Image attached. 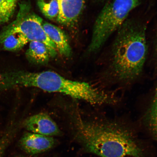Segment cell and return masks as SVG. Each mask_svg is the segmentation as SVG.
<instances>
[{
  "instance_id": "obj_1",
  "label": "cell",
  "mask_w": 157,
  "mask_h": 157,
  "mask_svg": "<svg viewBox=\"0 0 157 157\" xmlns=\"http://www.w3.org/2000/svg\"><path fill=\"white\" fill-rule=\"evenodd\" d=\"M75 117L76 136L87 152L99 157H144L142 144L126 128Z\"/></svg>"
},
{
  "instance_id": "obj_2",
  "label": "cell",
  "mask_w": 157,
  "mask_h": 157,
  "mask_svg": "<svg viewBox=\"0 0 157 157\" xmlns=\"http://www.w3.org/2000/svg\"><path fill=\"white\" fill-rule=\"evenodd\" d=\"M39 88L49 93L63 94L93 105L111 102V98L85 82L68 79L56 72L19 71L0 74V90L15 86Z\"/></svg>"
},
{
  "instance_id": "obj_3",
  "label": "cell",
  "mask_w": 157,
  "mask_h": 157,
  "mask_svg": "<svg viewBox=\"0 0 157 157\" xmlns=\"http://www.w3.org/2000/svg\"><path fill=\"white\" fill-rule=\"evenodd\" d=\"M146 27L127 20L117 31L112 48V66L118 77L130 80L139 75L147 53Z\"/></svg>"
},
{
  "instance_id": "obj_4",
  "label": "cell",
  "mask_w": 157,
  "mask_h": 157,
  "mask_svg": "<svg viewBox=\"0 0 157 157\" xmlns=\"http://www.w3.org/2000/svg\"><path fill=\"white\" fill-rule=\"evenodd\" d=\"M140 3V0H113L106 4L94 23L88 52L94 53L99 51Z\"/></svg>"
},
{
  "instance_id": "obj_5",
  "label": "cell",
  "mask_w": 157,
  "mask_h": 157,
  "mask_svg": "<svg viewBox=\"0 0 157 157\" xmlns=\"http://www.w3.org/2000/svg\"><path fill=\"white\" fill-rule=\"evenodd\" d=\"M43 21L42 19L32 11L30 4L21 3L15 20L0 34V41L11 33H21L29 42L37 41L43 43L48 48L51 57L55 58L57 54V51L54 43L45 32Z\"/></svg>"
},
{
  "instance_id": "obj_6",
  "label": "cell",
  "mask_w": 157,
  "mask_h": 157,
  "mask_svg": "<svg viewBox=\"0 0 157 157\" xmlns=\"http://www.w3.org/2000/svg\"><path fill=\"white\" fill-rule=\"evenodd\" d=\"M24 126L29 132L44 136L53 137L60 134L57 124L50 116L41 113L27 119Z\"/></svg>"
},
{
  "instance_id": "obj_7",
  "label": "cell",
  "mask_w": 157,
  "mask_h": 157,
  "mask_svg": "<svg viewBox=\"0 0 157 157\" xmlns=\"http://www.w3.org/2000/svg\"><path fill=\"white\" fill-rule=\"evenodd\" d=\"M59 13L56 20L59 24L72 27L77 22L83 11L84 0H56Z\"/></svg>"
},
{
  "instance_id": "obj_8",
  "label": "cell",
  "mask_w": 157,
  "mask_h": 157,
  "mask_svg": "<svg viewBox=\"0 0 157 157\" xmlns=\"http://www.w3.org/2000/svg\"><path fill=\"white\" fill-rule=\"evenodd\" d=\"M20 143L25 151L34 155L50 150L54 146L56 142L53 137L27 132L21 137Z\"/></svg>"
},
{
  "instance_id": "obj_9",
  "label": "cell",
  "mask_w": 157,
  "mask_h": 157,
  "mask_svg": "<svg viewBox=\"0 0 157 157\" xmlns=\"http://www.w3.org/2000/svg\"><path fill=\"white\" fill-rule=\"evenodd\" d=\"M43 27L46 34L56 46L57 51L62 56L69 57L72 49L65 33L62 29L54 25L44 21Z\"/></svg>"
},
{
  "instance_id": "obj_10",
  "label": "cell",
  "mask_w": 157,
  "mask_h": 157,
  "mask_svg": "<svg viewBox=\"0 0 157 157\" xmlns=\"http://www.w3.org/2000/svg\"><path fill=\"white\" fill-rule=\"evenodd\" d=\"M29 48L25 56L29 62L36 64L44 65L48 63L51 57L46 45L37 41L29 42Z\"/></svg>"
},
{
  "instance_id": "obj_11",
  "label": "cell",
  "mask_w": 157,
  "mask_h": 157,
  "mask_svg": "<svg viewBox=\"0 0 157 157\" xmlns=\"http://www.w3.org/2000/svg\"><path fill=\"white\" fill-rule=\"evenodd\" d=\"M29 42L24 35L18 32H13L7 35L0 41L3 49L11 52L20 50Z\"/></svg>"
},
{
  "instance_id": "obj_12",
  "label": "cell",
  "mask_w": 157,
  "mask_h": 157,
  "mask_svg": "<svg viewBox=\"0 0 157 157\" xmlns=\"http://www.w3.org/2000/svg\"><path fill=\"white\" fill-rule=\"evenodd\" d=\"M37 5L41 12L51 20L57 19L59 9L56 0H37Z\"/></svg>"
},
{
  "instance_id": "obj_13",
  "label": "cell",
  "mask_w": 157,
  "mask_h": 157,
  "mask_svg": "<svg viewBox=\"0 0 157 157\" xmlns=\"http://www.w3.org/2000/svg\"><path fill=\"white\" fill-rule=\"evenodd\" d=\"M19 0H0V24L8 21L14 13Z\"/></svg>"
},
{
  "instance_id": "obj_14",
  "label": "cell",
  "mask_w": 157,
  "mask_h": 157,
  "mask_svg": "<svg viewBox=\"0 0 157 157\" xmlns=\"http://www.w3.org/2000/svg\"><path fill=\"white\" fill-rule=\"evenodd\" d=\"M150 125L151 130L157 140V89L150 114Z\"/></svg>"
},
{
  "instance_id": "obj_15",
  "label": "cell",
  "mask_w": 157,
  "mask_h": 157,
  "mask_svg": "<svg viewBox=\"0 0 157 157\" xmlns=\"http://www.w3.org/2000/svg\"><path fill=\"white\" fill-rule=\"evenodd\" d=\"M9 136L6 135L0 140V157L2 156L10 141Z\"/></svg>"
},
{
  "instance_id": "obj_16",
  "label": "cell",
  "mask_w": 157,
  "mask_h": 157,
  "mask_svg": "<svg viewBox=\"0 0 157 157\" xmlns=\"http://www.w3.org/2000/svg\"><path fill=\"white\" fill-rule=\"evenodd\" d=\"M96 1H102L103 0H95Z\"/></svg>"
},
{
  "instance_id": "obj_17",
  "label": "cell",
  "mask_w": 157,
  "mask_h": 157,
  "mask_svg": "<svg viewBox=\"0 0 157 157\" xmlns=\"http://www.w3.org/2000/svg\"><path fill=\"white\" fill-rule=\"evenodd\" d=\"M156 52H157V45H156Z\"/></svg>"
}]
</instances>
